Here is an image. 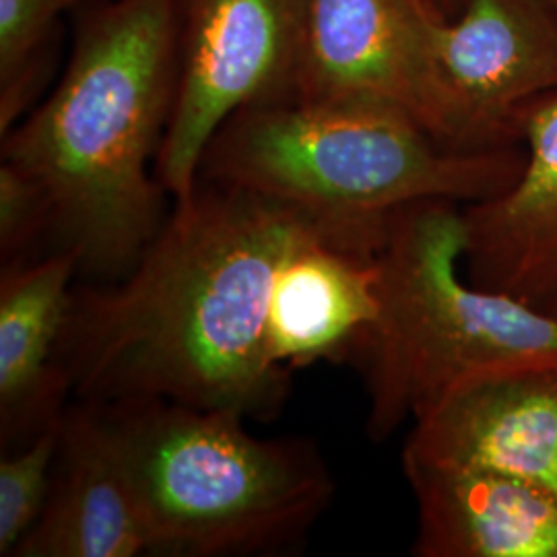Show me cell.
Wrapping results in <instances>:
<instances>
[{
  "mask_svg": "<svg viewBox=\"0 0 557 557\" xmlns=\"http://www.w3.org/2000/svg\"><path fill=\"white\" fill-rule=\"evenodd\" d=\"M428 15L419 0H306L296 98L379 101L425 128Z\"/></svg>",
  "mask_w": 557,
  "mask_h": 557,
  "instance_id": "obj_10",
  "label": "cell"
},
{
  "mask_svg": "<svg viewBox=\"0 0 557 557\" xmlns=\"http://www.w3.org/2000/svg\"><path fill=\"white\" fill-rule=\"evenodd\" d=\"M151 556L139 508L100 407L64 409L50 494L13 557Z\"/></svg>",
  "mask_w": 557,
  "mask_h": 557,
  "instance_id": "obj_13",
  "label": "cell"
},
{
  "mask_svg": "<svg viewBox=\"0 0 557 557\" xmlns=\"http://www.w3.org/2000/svg\"><path fill=\"white\" fill-rule=\"evenodd\" d=\"M306 0H178V71L156 172L174 200L242 108L298 94Z\"/></svg>",
  "mask_w": 557,
  "mask_h": 557,
  "instance_id": "obj_6",
  "label": "cell"
},
{
  "mask_svg": "<svg viewBox=\"0 0 557 557\" xmlns=\"http://www.w3.org/2000/svg\"><path fill=\"white\" fill-rule=\"evenodd\" d=\"M75 255L54 248L41 259L2 267L0 278V432L2 446L34 438L64 413L71 393L59 345L73 301Z\"/></svg>",
  "mask_w": 557,
  "mask_h": 557,
  "instance_id": "obj_14",
  "label": "cell"
},
{
  "mask_svg": "<svg viewBox=\"0 0 557 557\" xmlns=\"http://www.w3.org/2000/svg\"><path fill=\"white\" fill-rule=\"evenodd\" d=\"M522 149L457 151L379 101H267L211 139L199 178L351 220L386 223L419 200L473 205L517 182Z\"/></svg>",
  "mask_w": 557,
  "mask_h": 557,
  "instance_id": "obj_4",
  "label": "cell"
},
{
  "mask_svg": "<svg viewBox=\"0 0 557 557\" xmlns=\"http://www.w3.org/2000/svg\"><path fill=\"white\" fill-rule=\"evenodd\" d=\"M50 234V209L40 186L15 163H0V252L21 262L25 252Z\"/></svg>",
  "mask_w": 557,
  "mask_h": 557,
  "instance_id": "obj_17",
  "label": "cell"
},
{
  "mask_svg": "<svg viewBox=\"0 0 557 557\" xmlns=\"http://www.w3.org/2000/svg\"><path fill=\"white\" fill-rule=\"evenodd\" d=\"M91 0H0V137L34 110L57 64L60 15Z\"/></svg>",
  "mask_w": 557,
  "mask_h": 557,
  "instance_id": "obj_15",
  "label": "cell"
},
{
  "mask_svg": "<svg viewBox=\"0 0 557 557\" xmlns=\"http://www.w3.org/2000/svg\"><path fill=\"white\" fill-rule=\"evenodd\" d=\"M419 557H557V494L487 469L403 457Z\"/></svg>",
  "mask_w": 557,
  "mask_h": 557,
  "instance_id": "obj_12",
  "label": "cell"
},
{
  "mask_svg": "<svg viewBox=\"0 0 557 557\" xmlns=\"http://www.w3.org/2000/svg\"><path fill=\"white\" fill-rule=\"evenodd\" d=\"M465 215L453 200L398 209L380 250V314L359 347L368 436L384 440L467 380L557 363V317L465 275Z\"/></svg>",
  "mask_w": 557,
  "mask_h": 557,
  "instance_id": "obj_5",
  "label": "cell"
},
{
  "mask_svg": "<svg viewBox=\"0 0 557 557\" xmlns=\"http://www.w3.org/2000/svg\"><path fill=\"white\" fill-rule=\"evenodd\" d=\"M151 556H259L308 533L335 494L319 450L163 398L96 403Z\"/></svg>",
  "mask_w": 557,
  "mask_h": 557,
  "instance_id": "obj_3",
  "label": "cell"
},
{
  "mask_svg": "<svg viewBox=\"0 0 557 557\" xmlns=\"http://www.w3.org/2000/svg\"><path fill=\"white\" fill-rule=\"evenodd\" d=\"M403 457L487 469L557 494V363L462 382L413 419Z\"/></svg>",
  "mask_w": 557,
  "mask_h": 557,
  "instance_id": "obj_9",
  "label": "cell"
},
{
  "mask_svg": "<svg viewBox=\"0 0 557 557\" xmlns=\"http://www.w3.org/2000/svg\"><path fill=\"white\" fill-rule=\"evenodd\" d=\"M554 314H556V317H557V310H556V312H554Z\"/></svg>",
  "mask_w": 557,
  "mask_h": 557,
  "instance_id": "obj_20",
  "label": "cell"
},
{
  "mask_svg": "<svg viewBox=\"0 0 557 557\" xmlns=\"http://www.w3.org/2000/svg\"><path fill=\"white\" fill-rule=\"evenodd\" d=\"M428 133L457 151L517 143V120L557 94V13L547 0H462L425 17Z\"/></svg>",
  "mask_w": 557,
  "mask_h": 557,
  "instance_id": "obj_7",
  "label": "cell"
},
{
  "mask_svg": "<svg viewBox=\"0 0 557 557\" xmlns=\"http://www.w3.org/2000/svg\"><path fill=\"white\" fill-rule=\"evenodd\" d=\"M522 170L494 199L462 207L465 275L554 314L557 310V94L517 120Z\"/></svg>",
  "mask_w": 557,
  "mask_h": 557,
  "instance_id": "obj_11",
  "label": "cell"
},
{
  "mask_svg": "<svg viewBox=\"0 0 557 557\" xmlns=\"http://www.w3.org/2000/svg\"><path fill=\"white\" fill-rule=\"evenodd\" d=\"M419 2L423 4V9H425L430 15L440 17V20H448V17L457 15L462 0H419Z\"/></svg>",
  "mask_w": 557,
  "mask_h": 557,
  "instance_id": "obj_18",
  "label": "cell"
},
{
  "mask_svg": "<svg viewBox=\"0 0 557 557\" xmlns=\"http://www.w3.org/2000/svg\"><path fill=\"white\" fill-rule=\"evenodd\" d=\"M62 416L0 460V556L13 557L38 522L52 485Z\"/></svg>",
  "mask_w": 557,
  "mask_h": 557,
  "instance_id": "obj_16",
  "label": "cell"
},
{
  "mask_svg": "<svg viewBox=\"0 0 557 557\" xmlns=\"http://www.w3.org/2000/svg\"><path fill=\"white\" fill-rule=\"evenodd\" d=\"M388 225L341 221L301 242L281 264L267 349L283 370L356 359L380 314L379 257Z\"/></svg>",
  "mask_w": 557,
  "mask_h": 557,
  "instance_id": "obj_8",
  "label": "cell"
},
{
  "mask_svg": "<svg viewBox=\"0 0 557 557\" xmlns=\"http://www.w3.org/2000/svg\"><path fill=\"white\" fill-rule=\"evenodd\" d=\"M341 221L363 220L197 180L124 277L73 289L59 345L71 393L277 418L292 372L267 349L275 278L301 242Z\"/></svg>",
  "mask_w": 557,
  "mask_h": 557,
  "instance_id": "obj_1",
  "label": "cell"
},
{
  "mask_svg": "<svg viewBox=\"0 0 557 557\" xmlns=\"http://www.w3.org/2000/svg\"><path fill=\"white\" fill-rule=\"evenodd\" d=\"M178 0L85 7L59 85L2 137L40 186L54 248L79 273L124 277L163 225L156 163L178 71Z\"/></svg>",
  "mask_w": 557,
  "mask_h": 557,
  "instance_id": "obj_2",
  "label": "cell"
},
{
  "mask_svg": "<svg viewBox=\"0 0 557 557\" xmlns=\"http://www.w3.org/2000/svg\"><path fill=\"white\" fill-rule=\"evenodd\" d=\"M547 2H549V4H552V7H554V9H556V13H557V0H547Z\"/></svg>",
  "mask_w": 557,
  "mask_h": 557,
  "instance_id": "obj_19",
  "label": "cell"
}]
</instances>
